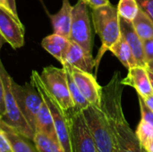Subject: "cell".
Instances as JSON below:
<instances>
[{"instance_id":"cell-1","label":"cell","mask_w":153,"mask_h":152,"mask_svg":"<svg viewBox=\"0 0 153 152\" xmlns=\"http://www.w3.org/2000/svg\"><path fill=\"white\" fill-rule=\"evenodd\" d=\"M121 80V73L117 71L109 82L102 87L100 108L108 125L115 152H143L136 133L131 129L123 112Z\"/></svg>"},{"instance_id":"cell-2","label":"cell","mask_w":153,"mask_h":152,"mask_svg":"<svg viewBox=\"0 0 153 152\" xmlns=\"http://www.w3.org/2000/svg\"><path fill=\"white\" fill-rule=\"evenodd\" d=\"M92 20L96 33L100 36L101 40V47L95 59V66L97 70L103 55L109 50L121 37L117 8L110 3L94 8L92 9Z\"/></svg>"},{"instance_id":"cell-3","label":"cell","mask_w":153,"mask_h":152,"mask_svg":"<svg viewBox=\"0 0 153 152\" xmlns=\"http://www.w3.org/2000/svg\"><path fill=\"white\" fill-rule=\"evenodd\" d=\"M0 75L4 88V106L5 114L1 118L7 125L12 126L22 135L33 141L35 131L30 127L22 111L20 110L12 90V78L4 67L0 59Z\"/></svg>"},{"instance_id":"cell-4","label":"cell","mask_w":153,"mask_h":152,"mask_svg":"<svg viewBox=\"0 0 153 152\" xmlns=\"http://www.w3.org/2000/svg\"><path fill=\"white\" fill-rule=\"evenodd\" d=\"M30 82L35 86L39 93L40 94L42 99L48 105L55 125V129L57 136L58 142L60 143L62 149L65 152H72L71 142H70V130L66 113L60 108L56 101L51 97V95L46 90L39 74L36 71H32Z\"/></svg>"},{"instance_id":"cell-5","label":"cell","mask_w":153,"mask_h":152,"mask_svg":"<svg viewBox=\"0 0 153 152\" xmlns=\"http://www.w3.org/2000/svg\"><path fill=\"white\" fill-rule=\"evenodd\" d=\"M39 76L48 92L65 112L74 108L69 92L66 73L64 67L57 68L49 65L43 69Z\"/></svg>"},{"instance_id":"cell-6","label":"cell","mask_w":153,"mask_h":152,"mask_svg":"<svg viewBox=\"0 0 153 152\" xmlns=\"http://www.w3.org/2000/svg\"><path fill=\"white\" fill-rule=\"evenodd\" d=\"M82 112L93 138L97 152H115L108 125L101 108L90 105Z\"/></svg>"},{"instance_id":"cell-7","label":"cell","mask_w":153,"mask_h":152,"mask_svg":"<svg viewBox=\"0 0 153 152\" xmlns=\"http://www.w3.org/2000/svg\"><path fill=\"white\" fill-rule=\"evenodd\" d=\"M65 113L69 124L72 152H97L82 112L73 108Z\"/></svg>"},{"instance_id":"cell-8","label":"cell","mask_w":153,"mask_h":152,"mask_svg":"<svg viewBox=\"0 0 153 152\" xmlns=\"http://www.w3.org/2000/svg\"><path fill=\"white\" fill-rule=\"evenodd\" d=\"M12 90L20 110L30 127L35 131L37 115L43 102L40 94L31 82L21 86L13 80Z\"/></svg>"},{"instance_id":"cell-9","label":"cell","mask_w":153,"mask_h":152,"mask_svg":"<svg viewBox=\"0 0 153 152\" xmlns=\"http://www.w3.org/2000/svg\"><path fill=\"white\" fill-rule=\"evenodd\" d=\"M69 39L80 45L87 53L91 54L92 35L88 5L82 0L73 6Z\"/></svg>"},{"instance_id":"cell-10","label":"cell","mask_w":153,"mask_h":152,"mask_svg":"<svg viewBox=\"0 0 153 152\" xmlns=\"http://www.w3.org/2000/svg\"><path fill=\"white\" fill-rule=\"evenodd\" d=\"M65 64L69 67L71 73L83 97L91 105L100 108L102 87L98 83L95 77L91 74V73L78 69L67 63Z\"/></svg>"},{"instance_id":"cell-11","label":"cell","mask_w":153,"mask_h":152,"mask_svg":"<svg viewBox=\"0 0 153 152\" xmlns=\"http://www.w3.org/2000/svg\"><path fill=\"white\" fill-rule=\"evenodd\" d=\"M0 33L13 48L22 47L24 44V27L21 21L2 8H0Z\"/></svg>"},{"instance_id":"cell-12","label":"cell","mask_w":153,"mask_h":152,"mask_svg":"<svg viewBox=\"0 0 153 152\" xmlns=\"http://www.w3.org/2000/svg\"><path fill=\"white\" fill-rule=\"evenodd\" d=\"M119 22H120L121 34L125 37L126 42L130 46L136 65L138 66L146 67L144 50H143V41L136 33L134 27L133 25V22L127 21L119 16Z\"/></svg>"},{"instance_id":"cell-13","label":"cell","mask_w":153,"mask_h":152,"mask_svg":"<svg viewBox=\"0 0 153 152\" xmlns=\"http://www.w3.org/2000/svg\"><path fill=\"white\" fill-rule=\"evenodd\" d=\"M121 83L123 85H128L134 88L138 95L143 98H146L153 94L146 67L136 65L130 68L128 70L127 76L121 80Z\"/></svg>"},{"instance_id":"cell-14","label":"cell","mask_w":153,"mask_h":152,"mask_svg":"<svg viewBox=\"0 0 153 152\" xmlns=\"http://www.w3.org/2000/svg\"><path fill=\"white\" fill-rule=\"evenodd\" d=\"M64 63H67L72 66L88 73H92L93 67L95 66V60L92 55L87 53L80 45L72 40L65 54Z\"/></svg>"},{"instance_id":"cell-15","label":"cell","mask_w":153,"mask_h":152,"mask_svg":"<svg viewBox=\"0 0 153 152\" xmlns=\"http://www.w3.org/2000/svg\"><path fill=\"white\" fill-rule=\"evenodd\" d=\"M72 11L73 6L68 0H63L62 7L58 13L50 15L54 33L64 36L67 39L70 38L71 23H72Z\"/></svg>"},{"instance_id":"cell-16","label":"cell","mask_w":153,"mask_h":152,"mask_svg":"<svg viewBox=\"0 0 153 152\" xmlns=\"http://www.w3.org/2000/svg\"><path fill=\"white\" fill-rule=\"evenodd\" d=\"M71 40L64 36L53 33L42 39L41 46L61 64L65 61V56L69 47Z\"/></svg>"},{"instance_id":"cell-17","label":"cell","mask_w":153,"mask_h":152,"mask_svg":"<svg viewBox=\"0 0 153 152\" xmlns=\"http://www.w3.org/2000/svg\"><path fill=\"white\" fill-rule=\"evenodd\" d=\"M0 129L4 132L9 141L13 152H37L36 149H34L30 142H28L29 139L22 135L2 119L0 122Z\"/></svg>"},{"instance_id":"cell-18","label":"cell","mask_w":153,"mask_h":152,"mask_svg":"<svg viewBox=\"0 0 153 152\" xmlns=\"http://www.w3.org/2000/svg\"><path fill=\"white\" fill-rule=\"evenodd\" d=\"M36 131L43 133L54 141L58 142L51 112L44 100L37 115L35 132Z\"/></svg>"},{"instance_id":"cell-19","label":"cell","mask_w":153,"mask_h":152,"mask_svg":"<svg viewBox=\"0 0 153 152\" xmlns=\"http://www.w3.org/2000/svg\"><path fill=\"white\" fill-rule=\"evenodd\" d=\"M109 50L119 59V61L123 64V65L128 70L137 65L132 49L122 34L121 37L111 47Z\"/></svg>"},{"instance_id":"cell-20","label":"cell","mask_w":153,"mask_h":152,"mask_svg":"<svg viewBox=\"0 0 153 152\" xmlns=\"http://www.w3.org/2000/svg\"><path fill=\"white\" fill-rule=\"evenodd\" d=\"M133 25L136 33L143 41L153 39L152 20L140 7L137 15L133 21Z\"/></svg>"},{"instance_id":"cell-21","label":"cell","mask_w":153,"mask_h":152,"mask_svg":"<svg viewBox=\"0 0 153 152\" xmlns=\"http://www.w3.org/2000/svg\"><path fill=\"white\" fill-rule=\"evenodd\" d=\"M63 67L65 70L66 73V79H67V84H68V89H69V92L71 95V98L73 99L74 105V109L76 110H83L84 108H86L87 107H89L91 104L89 103V101L83 97V95L82 94V92L80 91L72 73L71 71L69 69V67L67 66V65L65 63L63 64Z\"/></svg>"},{"instance_id":"cell-22","label":"cell","mask_w":153,"mask_h":152,"mask_svg":"<svg viewBox=\"0 0 153 152\" xmlns=\"http://www.w3.org/2000/svg\"><path fill=\"white\" fill-rule=\"evenodd\" d=\"M33 142L37 152H65L58 142L40 132H35Z\"/></svg>"},{"instance_id":"cell-23","label":"cell","mask_w":153,"mask_h":152,"mask_svg":"<svg viewBox=\"0 0 153 152\" xmlns=\"http://www.w3.org/2000/svg\"><path fill=\"white\" fill-rule=\"evenodd\" d=\"M139 11L136 0H120L117 5L118 15L127 21L133 22Z\"/></svg>"},{"instance_id":"cell-24","label":"cell","mask_w":153,"mask_h":152,"mask_svg":"<svg viewBox=\"0 0 153 152\" xmlns=\"http://www.w3.org/2000/svg\"><path fill=\"white\" fill-rule=\"evenodd\" d=\"M138 98H139V104H140L141 113H142V120L146 122L147 124H149L153 127V112L146 105L144 99L140 95H138Z\"/></svg>"},{"instance_id":"cell-25","label":"cell","mask_w":153,"mask_h":152,"mask_svg":"<svg viewBox=\"0 0 153 152\" xmlns=\"http://www.w3.org/2000/svg\"><path fill=\"white\" fill-rule=\"evenodd\" d=\"M143 50L146 68H153V39L143 41Z\"/></svg>"},{"instance_id":"cell-26","label":"cell","mask_w":153,"mask_h":152,"mask_svg":"<svg viewBox=\"0 0 153 152\" xmlns=\"http://www.w3.org/2000/svg\"><path fill=\"white\" fill-rule=\"evenodd\" d=\"M139 7L152 20L153 22V0H136Z\"/></svg>"},{"instance_id":"cell-27","label":"cell","mask_w":153,"mask_h":152,"mask_svg":"<svg viewBox=\"0 0 153 152\" xmlns=\"http://www.w3.org/2000/svg\"><path fill=\"white\" fill-rule=\"evenodd\" d=\"M0 152H13L9 141L4 132L0 129Z\"/></svg>"},{"instance_id":"cell-28","label":"cell","mask_w":153,"mask_h":152,"mask_svg":"<svg viewBox=\"0 0 153 152\" xmlns=\"http://www.w3.org/2000/svg\"><path fill=\"white\" fill-rule=\"evenodd\" d=\"M5 114V106H4V83L0 75V116L1 118Z\"/></svg>"},{"instance_id":"cell-29","label":"cell","mask_w":153,"mask_h":152,"mask_svg":"<svg viewBox=\"0 0 153 152\" xmlns=\"http://www.w3.org/2000/svg\"><path fill=\"white\" fill-rule=\"evenodd\" d=\"M82 1L84 2L88 6H90L92 9L98 8L100 6H102L110 3L109 0H82Z\"/></svg>"},{"instance_id":"cell-30","label":"cell","mask_w":153,"mask_h":152,"mask_svg":"<svg viewBox=\"0 0 153 152\" xmlns=\"http://www.w3.org/2000/svg\"><path fill=\"white\" fill-rule=\"evenodd\" d=\"M9 9L11 10L13 15L14 16V18L18 21H21L19 16H18V13H17V10H16V4H15V0H5Z\"/></svg>"},{"instance_id":"cell-31","label":"cell","mask_w":153,"mask_h":152,"mask_svg":"<svg viewBox=\"0 0 153 152\" xmlns=\"http://www.w3.org/2000/svg\"><path fill=\"white\" fill-rule=\"evenodd\" d=\"M142 98H143V97H142ZM143 99H144L146 105L152 109V111L153 112V94L152 95L148 96V97H146V98H143Z\"/></svg>"},{"instance_id":"cell-32","label":"cell","mask_w":153,"mask_h":152,"mask_svg":"<svg viewBox=\"0 0 153 152\" xmlns=\"http://www.w3.org/2000/svg\"><path fill=\"white\" fill-rule=\"evenodd\" d=\"M143 148L148 152H153V137L143 146Z\"/></svg>"},{"instance_id":"cell-33","label":"cell","mask_w":153,"mask_h":152,"mask_svg":"<svg viewBox=\"0 0 153 152\" xmlns=\"http://www.w3.org/2000/svg\"><path fill=\"white\" fill-rule=\"evenodd\" d=\"M0 8H2V9H4V10H5V11L9 12L10 13H12L11 10L9 9L7 4H6V2H5V0H0ZM12 14H13V13H12ZM13 17H14V16H13Z\"/></svg>"},{"instance_id":"cell-34","label":"cell","mask_w":153,"mask_h":152,"mask_svg":"<svg viewBox=\"0 0 153 152\" xmlns=\"http://www.w3.org/2000/svg\"><path fill=\"white\" fill-rule=\"evenodd\" d=\"M147 72L149 74V78H150V82L152 84V88L153 90V68H147Z\"/></svg>"},{"instance_id":"cell-35","label":"cell","mask_w":153,"mask_h":152,"mask_svg":"<svg viewBox=\"0 0 153 152\" xmlns=\"http://www.w3.org/2000/svg\"><path fill=\"white\" fill-rule=\"evenodd\" d=\"M5 42V40H4V37L2 36V34L0 33V50H1V47H2V46H3V44Z\"/></svg>"},{"instance_id":"cell-36","label":"cell","mask_w":153,"mask_h":152,"mask_svg":"<svg viewBox=\"0 0 153 152\" xmlns=\"http://www.w3.org/2000/svg\"><path fill=\"white\" fill-rule=\"evenodd\" d=\"M143 152H148V151H146V150H144V149H143Z\"/></svg>"},{"instance_id":"cell-37","label":"cell","mask_w":153,"mask_h":152,"mask_svg":"<svg viewBox=\"0 0 153 152\" xmlns=\"http://www.w3.org/2000/svg\"><path fill=\"white\" fill-rule=\"evenodd\" d=\"M0 122H1V116H0Z\"/></svg>"}]
</instances>
